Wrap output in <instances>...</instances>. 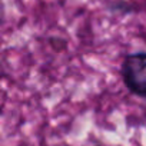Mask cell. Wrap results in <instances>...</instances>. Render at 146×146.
<instances>
[{
	"label": "cell",
	"instance_id": "1",
	"mask_svg": "<svg viewBox=\"0 0 146 146\" xmlns=\"http://www.w3.org/2000/svg\"><path fill=\"white\" fill-rule=\"evenodd\" d=\"M120 76L129 93L146 99V52L127 53L120 64Z\"/></svg>",
	"mask_w": 146,
	"mask_h": 146
},
{
	"label": "cell",
	"instance_id": "2",
	"mask_svg": "<svg viewBox=\"0 0 146 146\" xmlns=\"http://www.w3.org/2000/svg\"><path fill=\"white\" fill-rule=\"evenodd\" d=\"M92 146H99V145H92Z\"/></svg>",
	"mask_w": 146,
	"mask_h": 146
}]
</instances>
